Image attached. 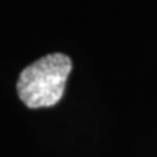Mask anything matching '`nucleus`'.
I'll return each mask as SVG.
<instances>
[{
    "mask_svg": "<svg viewBox=\"0 0 157 157\" xmlns=\"http://www.w3.org/2000/svg\"><path fill=\"white\" fill-rule=\"evenodd\" d=\"M72 70L71 59L64 54H50L24 68L17 81V93L30 109L48 107L63 97L66 81Z\"/></svg>",
    "mask_w": 157,
    "mask_h": 157,
    "instance_id": "obj_1",
    "label": "nucleus"
}]
</instances>
